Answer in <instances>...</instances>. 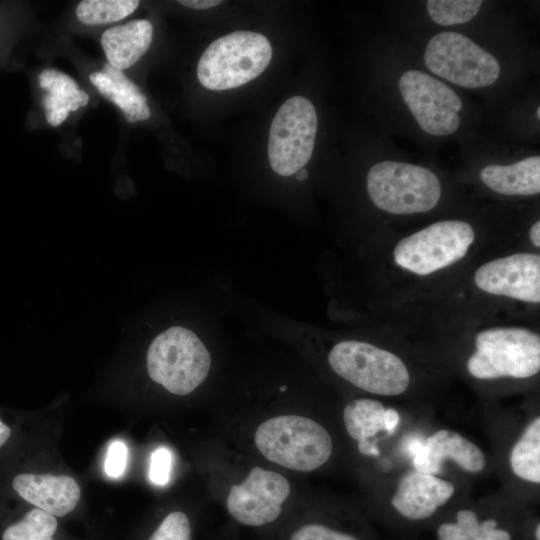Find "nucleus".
<instances>
[{
    "label": "nucleus",
    "mask_w": 540,
    "mask_h": 540,
    "mask_svg": "<svg viewBox=\"0 0 540 540\" xmlns=\"http://www.w3.org/2000/svg\"><path fill=\"white\" fill-rule=\"evenodd\" d=\"M267 540H381L362 509L334 501L300 507Z\"/></svg>",
    "instance_id": "nucleus-12"
},
{
    "label": "nucleus",
    "mask_w": 540,
    "mask_h": 540,
    "mask_svg": "<svg viewBox=\"0 0 540 540\" xmlns=\"http://www.w3.org/2000/svg\"><path fill=\"white\" fill-rule=\"evenodd\" d=\"M296 178L300 181H303L307 178L308 172L305 168H301L299 171L295 173Z\"/></svg>",
    "instance_id": "nucleus-35"
},
{
    "label": "nucleus",
    "mask_w": 540,
    "mask_h": 540,
    "mask_svg": "<svg viewBox=\"0 0 540 540\" xmlns=\"http://www.w3.org/2000/svg\"><path fill=\"white\" fill-rule=\"evenodd\" d=\"M367 192L373 204L392 214H415L433 209L441 185L429 169L409 163L383 161L367 174Z\"/></svg>",
    "instance_id": "nucleus-11"
},
{
    "label": "nucleus",
    "mask_w": 540,
    "mask_h": 540,
    "mask_svg": "<svg viewBox=\"0 0 540 540\" xmlns=\"http://www.w3.org/2000/svg\"><path fill=\"white\" fill-rule=\"evenodd\" d=\"M11 433V428L0 418V448L6 444Z\"/></svg>",
    "instance_id": "nucleus-33"
},
{
    "label": "nucleus",
    "mask_w": 540,
    "mask_h": 540,
    "mask_svg": "<svg viewBox=\"0 0 540 540\" xmlns=\"http://www.w3.org/2000/svg\"><path fill=\"white\" fill-rule=\"evenodd\" d=\"M536 114H537V118L540 119V107L537 108Z\"/></svg>",
    "instance_id": "nucleus-36"
},
{
    "label": "nucleus",
    "mask_w": 540,
    "mask_h": 540,
    "mask_svg": "<svg viewBox=\"0 0 540 540\" xmlns=\"http://www.w3.org/2000/svg\"><path fill=\"white\" fill-rule=\"evenodd\" d=\"M472 484L405 467L364 488L369 519L403 534L430 529L450 508L471 495Z\"/></svg>",
    "instance_id": "nucleus-2"
},
{
    "label": "nucleus",
    "mask_w": 540,
    "mask_h": 540,
    "mask_svg": "<svg viewBox=\"0 0 540 540\" xmlns=\"http://www.w3.org/2000/svg\"><path fill=\"white\" fill-rule=\"evenodd\" d=\"M529 237L534 246H540V221L532 225L529 231Z\"/></svg>",
    "instance_id": "nucleus-34"
},
{
    "label": "nucleus",
    "mask_w": 540,
    "mask_h": 540,
    "mask_svg": "<svg viewBox=\"0 0 540 540\" xmlns=\"http://www.w3.org/2000/svg\"><path fill=\"white\" fill-rule=\"evenodd\" d=\"M152 37L150 21L139 19L107 29L101 36V46L108 64L122 70L131 67L145 54Z\"/></svg>",
    "instance_id": "nucleus-20"
},
{
    "label": "nucleus",
    "mask_w": 540,
    "mask_h": 540,
    "mask_svg": "<svg viewBox=\"0 0 540 540\" xmlns=\"http://www.w3.org/2000/svg\"><path fill=\"white\" fill-rule=\"evenodd\" d=\"M57 529V517L34 507L7 526L1 540H54Z\"/></svg>",
    "instance_id": "nucleus-24"
},
{
    "label": "nucleus",
    "mask_w": 540,
    "mask_h": 540,
    "mask_svg": "<svg viewBox=\"0 0 540 540\" xmlns=\"http://www.w3.org/2000/svg\"><path fill=\"white\" fill-rule=\"evenodd\" d=\"M39 84L48 94L43 98L46 112L57 109L76 111L89 102V96L78 89L77 83L68 75L55 69H46L39 75Z\"/></svg>",
    "instance_id": "nucleus-23"
},
{
    "label": "nucleus",
    "mask_w": 540,
    "mask_h": 540,
    "mask_svg": "<svg viewBox=\"0 0 540 540\" xmlns=\"http://www.w3.org/2000/svg\"><path fill=\"white\" fill-rule=\"evenodd\" d=\"M520 540H540V517L534 507H528L525 512Z\"/></svg>",
    "instance_id": "nucleus-30"
},
{
    "label": "nucleus",
    "mask_w": 540,
    "mask_h": 540,
    "mask_svg": "<svg viewBox=\"0 0 540 540\" xmlns=\"http://www.w3.org/2000/svg\"><path fill=\"white\" fill-rule=\"evenodd\" d=\"M501 492L465 497L429 529L434 540H520L527 508Z\"/></svg>",
    "instance_id": "nucleus-9"
},
{
    "label": "nucleus",
    "mask_w": 540,
    "mask_h": 540,
    "mask_svg": "<svg viewBox=\"0 0 540 540\" xmlns=\"http://www.w3.org/2000/svg\"><path fill=\"white\" fill-rule=\"evenodd\" d=\"M399 90L424 132L444 136L457 131L463 104L446 84L422 71L408 70L400 77Z\"/></svg>",
    "instance_id": "nucleus-17"
},
{
    "label": "nucleus",
    "mask_w": 540,
    "mask_h": 540,
    "mask_svg": "<svg viewBox=\"0 0 540 540\" xmlns=\"http://www.w3.org/2000/svg\"><path fill=\"white\" fill-rule=\"evenodd\" d=\"M411 466L470 484L494 472L491 454L477 442L455 429L434 425L417 445Z\"/></svg>",
    "instance_id": "nucleus-13"
},
{
    "label": "nucleus",
    "mask_w": 540,
    "mask_h": 540,
    "mask_svg": "<svg viewBox=\"0 0 540 540\" xmlns=\"http://www.w3.org/2000/svg\"><path fill=\"white\" fill-rule=\"evenodd\" d=\"M183 6L193 8V9H209L215 6H218L222 3L221 0H180L178 1Z\"/></svg>",
    "instance_id": "nucleus-31"
},
{
    "label": "nucleus",
    "mask_w": 540,
    "mask_h": 540,
    "mask_svg": "<svg viewBox=\"0 0 540 540\" xmlns=\"http://www.w3.org/2000/svg\"><path fill=\"white\" fill-rule=\"evenodd\" d=\"M317 113L302 96L287 99L274 116L268 140V158L274 172L291 176L310 160L317 133Z\"/></svg>",
    "instance_id": "nucleus-15"
},
{
    "label": "nucleus",
    "mask_w": 540,
    "mask_h": 540,
    "mask_svg": "<svg viewBox=\"0 0 540 540\" xmlns=\"http://www.w3.org/2000/svg\"><path fill=\"white\" fill-rule=\"evenodd\" d=\"M331 371L372 397L398 398L411 386V373L397 354L359 340H343L327 354Z\"/></svg>",
    "instance_id": "nucleus-6"
},
{
    "label": "nucleus",
    "mask_w": 540,
    "mask_h": 540,
    "mask_svg": "<svg viewBox=\"0 0 540 540\" xmlns=\"http://www.w3.org/2000/svg\"><path fill=\"white\" fill-rule=\"evenodd\" d=\"M191 517L183 510L166 513L150 533L147 540H192Z\"/></svg>",
    "instance_id": "nucleus-27"
},
{
    "label": "nucleus",
    "mask_w": 540,
    "mask_h": 540,
    "mask_svg": "<svg viewBox=\"0 0 540 540\" xmlns=\"http://www.w3.org/2000/svg\"><path fill=\"white\" fill-rule=\"evenodd\" d=\"M249 438L255 455L284 473L324 471L345 449L340 428L310 413L266 416L257 421Z\"/></svg>",
    "instance_id": "nucleus-3"
},
{
    "label": "nucleus",
    "mask_w": 540,
    "mask_h": 540,
    "mask_svg": "<svg viewBox=\"0 0 540 540\" xmlns=\"http://www.w3.org/2000/svg\"><path fill=\"white\" fill-rule=\"evenodd\" d=\"M211 367L212 356L205 343L183 326H171L155 336L146 354L149 378L175 396L197 390Z\"/></svg>",
    "instance_id": "nucleus-7"
},
{
    "label": "nucleus",
    "mask_w": 540,
    "mask_h": 540,
    "mask_svg": "<svg viewBox=\"0 0 540 540\" xmlns=\"http://www.w3.org/2000/svg\"><path fill=\"white\" fill-rule=\"evenodd\" d=\"M172 452L164 446L155 449L150 456L149 479L158 486H165L171 476Z\"/></svg>",
    "instance_id": "nucleus-28"
},
{
    "label": "nucleus",
    "mask_w": 540,
    "mask_h": 540,
    "mask_svg": "<svg viewBox=\"0 0 540 540\" xmlns=\"http://www.w3.org/2000/svg\"><path fill=\"white\" fill-rule=\"evenodd\" d=\"M481 181L504 195H536L540 192V157L530 156L510 165H488L480 171Z\"/></svg>",
    "instance_id": "nucleus-21"
},
{
    "label": "nucleus",
    "mask_w": 540,
    "mask_h": 540,
    "mask_svg": "<svg viewBox=\"0 0 540 540\" xmlns=\"http://www.w3.org/2000/svg\"><path fill=\"white\" fill-rule=\"evenodd\" d=\"M481 5L480 0H429L426 2L430 18L443 26L462 24L472 20Z\"/></svg>",
    "instance_id": "nucleus-26"
},
{
    "label": "nucleus",
    "mask_w": 540,
    "mask_h": 540,
    "mask_svg": "<svg viewBox=\"0 0 540 540\" xmlns=\"http://www.w3.org/2000/svg\"><path fill=\"white\" fill-rule=\"evenodd\" d=\"M12 488L26 502L55 517L71 513L81 497L77 482L67 475L20 473Z\"/></svg>",
    "instance_id": "nucleus-19"
},
{
    "label": "nucleus",
    "mask_w": 540,
    "mask_h": 540,
    "mask_svg": "<svg viewBox=\"0 0 540 540\" xmlns=\"http://www.w3.org/2000/svg\"><path fill=\"white\" fill-rule=\"evenodd\" d=\"M214 486L229 518L264 535L278 528L293 512L294 486L288 476L265 463L227 465L215 471Z\"/></svg>",
    "instance_id": "nucleus-5"
},
{
    "label": "nucleus",
    "mask_w": 540,
    "mask_h": 540,
    "mask_svg": "<svg viewBox=\"0 0 540 540\" xmlns=\"http://www.w3.org/2000/svg\"><path fill=\"white\" fill-rule=\"evenodd\" d=\"M138 5L137 0H84L78 4L76 16L87 25L105 24L129 16Z\"/></svg>",
    "instance_id": "nucleus-25"
},
{
    "label": "nucleus",
    "mask_w": 540,
    "mask_h": 540,
    "mask_svg": "<svg viewBox=\"0 0 540 540\" xmlns=\"http://www.w3.org/2000/svg\"><path fill=\"white\" fill-rule=\"evenodd\" d=\"M68 114L69 112L66 109H57L46 112V120L51 126H58L67 118Z\"/></svg>",
    "instance_id": "nucleus-32"
},
{
    "label": "nucleus",
    "mask_w": 540,
    "mask_h": 540,
    "mask_svg": "<svg viewBox=\"0 0 540 540\" xmlns=\"http://www.w3.org/2000/svg\"><path fill=\"white\" fill-rule=\"evenodd\" d=\"M430 413H409L376 397L348 400L338 423L363 489L411 466L417 445L433 426Z\"/></svg>",
    "instance_id": "nucleus-1"
},
{
    "label": "nucleus",
    "mask_w": 540,
    "mask_h": 540,
    "mask_svg": "<svg viewBox=\"0 0 540 540\" xmlns=\"http://www.w3.org/2000/svg\"><path fill=\"white\" fill-rule=\"evenodd\" d=\"M89 79L104 97L122 110L127 121L133 123L150 117L146 96L122 71L113 72L110 79L102 72H94Z\"/></svg>",
    "instance_id": "nucleus-22"
},
{
    "label": "nucleus",
    "mask_w": 540,
    "mask_h": 540,
    "mask_svg": "<svg viewBox=\"0 0 540 540\" xmlns=\"http://www.w3.org/2000/svg\"><path fill=\"white\" fill-rule=\"evenodd\" d=\"M424 61L435 75L465 88L489 86L500 74V65L491 53L452 31L441 32L430 39Z\"/></svg>",
    "instance_id": "nucleus-16"
},
{
    "label": "nucleus",
    "mask_w": 540,
    "mask_h": 540,
    "mask_svg": "<svg viewBox=\"0 0 540 540\" xmlns=\"http://www.w3.org/2000/svg\"><path fill=\"white\" fill-rule=\"evenodd\" d=\"M475 238L472 226L460 220L433 223L400 240L395 262L417 275H429L462 259Z\"/></svg>",
    "instance_id": "nucleus-14"
},
{
    "label": "nucleus",
    "mask_w": 540,
    "mask_h": 540,
    "mask_svg": "<svg viewBox=\"0 0 540 540\" xmlns=\"http://www.w3.org/2000/svg\"><path fill=\"white\" fill-rule=\"evenodd\" d=\"M271 58L272 46L264 35L235 31L206 48L197 65L198 80L210 90L233 89L258 77Z\"/></svg>",
    "instance_id": "nucleus-10"
},
{
    "label": "nucleus",
    "mask_w": 540,
    "mask_h": 540,
    "mask_svg": "<svg viewBox=\"0 0 540 540\" xmlns=\"http://www.w3.org/2000/svg\"><path fill=\"white\" fill-rule=\"evenodd\" d=\"M128 448L121 440H113L108 447L104 470L112 479L121 478L127 466Z\"/></svg>",
    "instance_id": "nucleus-29"
},
{
    "label": "nucleus",
    "mask_w": 540,
    "mask_h": 540,
    "mask_svg": "<svg viewBox=\"0 0 540 540\" xmlns=\"http://www.w3.org/2000/svg\"><path fill=\"white\" fill-rule=\"evenodd\" d=\"M474 282L489 294L539 303L540 257L516 253L489 261L476 270Z\"/></svg>",
    "instance_id": "nucleus-18"
},
{
    "label": "nucleus",
    "mask_w": 540,
    "mask_h": 540,
    "mask_svg": "<svg viewBox=\"0 0 540 540\" xmlns=\"http://www.w3.org/2000/svg\"><path fill=\"white\" fill-rule=\"evenodd\" d=\"M489 438L494 472L500 492L512 500L534 507L540 499V412L482 413Z\"/></svg>",
    "instance_id": "nucleus-4"
},
{
    "label": "nucleus",
    "mask_w": 540,
    "mask_h": 540,
    "mask_svg": "<svg viewBox=\"0 0 540 540\" xmlns=\"http://www.w3.org/2000/svg\"><path fill=\"white\" fill-rule=\"evenodd\" d=\"M478 381L528 380L540 371V336L522 327H497L477 333L465 363Z\"/></svg>",
    "instance_id": "nucleus-8"
}]
</instances>
